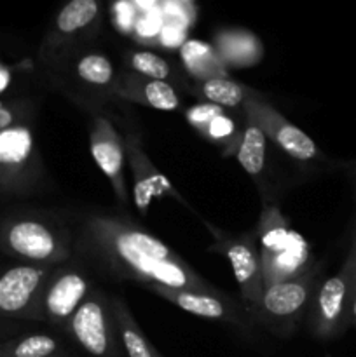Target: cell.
Masks as SVG:
<instances>
[{
	"mask_svg": "<svg viewBox=\"0 0 356 357\" xmlns=\"http://www.w3.org/2000/svg\"><path fill=\"white\" fill-rule=\"evenodd\" d=\"M91 289L89 278L80 267V261H75L73 257L66 264L58 265L49 275L35 305L34 317L66 328Z\"/></svg>",
	"mask_w": 356,
	"mask_h": 357,
	"instance_id": "7",
	"label": "cell"
},
{
	"mask_svg": "<svg viewBox=\"0 0 356 357\" xmlns=\"http://www.w3.org/2000/svg\"><path fill=\"white\" fill-rule=\"evenodd\" d=\"M91 155L108 178L115 197L122 206H128V188L124 180V139L115 129L114 122L105 115H94L89 126Z\"/></svg>",
	"mask_w": 356,
	"mask_h": 357,
	"instance_id": "12",
	"label": "cell"
},
{
	"mask_svg": "<svg viewBox=\"0 0 356 357\" xmlns=\"http://www.w3.org/2000/svg\"><path fill=\"white\" fill-rule=\"evenodd\" d=\"M222 114H225V110H223L222 107H218V105L202 103V105H195V107L188 108V110L185 112V117H187L188 124H191L192 128L198 129V131L201 132L202 129L213 121V119L218 117V115Z\"/></svg>",
	"mask_w": 356,
	"mask_h": 357,
	"instance_id": "25",
	"label": "cell"
},
{
	"mask_svg": "<svg viewBox=\"0 0 356 357\" xmlns=\"http://www.w3.org/2000/svg\"><path fill=\"white\" fill-rule=\"evenodd\" d=\"M356 289V257L349 253L341 272L318 286L311 302V331L321 340L341 335L349 324L353 295Z\"/></svg>",
	"mask_w": 356,
	"mask_h": 357,
	"instance_id": "5",
	"label": "cell"
},
{
	"mask_svg": "<svg viewBox=\"0 0 356 357\" xmlns=\"http://www.w3.org/2000/svg\"><path fill=\"white\" fill-rule=\"evenodd\" d=\"M243 108L246 117L253 121L265 132V136L271 138L283 152L288 153L295 160L307 162V160H313L320 155L316 143L302 129L286 121L260 94L248 89Z\"/></svg>",
	"mask_w": 356,
	"mask_h": 357,
	"instance_id": "10",
	"label": "cell"
},
{
	"mask_svg": "<svg viewBox=\"0 0 356 357\" xmlns=\"http://www.w3.org/2000/svg\"><path fill=\"white\" fill-rule=\"evenodd\" d=\"M129 66L138 75L154 80H164L166 82L171 77V66L164 58L157 56L156 52L140 51L129 56Z\"/></svg>",
	"mask_w": 356,
	"mask_h": 357,
	"instance_id": "23",
	"label": "cell"
},
{
	"mask_svg": "<svg viewBox=\"0 0 356 357\" xmlns=\"http://www.w3.org/2000/svg\"><path fill=\"white\" fill-rule=\"evenodd\" d=\"M124 152L129 166H131L133 178H135V188H133V197L135 206L140 215L145 216L150 208V202L154 197H164V195H173L175 199L181 201L180 195L175 192L166 176L157 171L150 157L143 150L140 136L133 131L124 132Z\"/></svg>",
	"mask_w": 356,
	"mask_h": 357,
	"instance_id": "14",
	"label": "cell"
},
{
	"mask_svg": "<svg viewBox=\"0 0 356 357\" xmlns=\"http://www.w3.org/2000/svg\"><path fill=\"white\" fill-rule=\"evenodd\" d=\"M180 52L184 65L201 82L202 80L215 79V77H225L222 59L209 45L198 40H188L181 44Z\"/></svg>",
	"mask_w": 356,
	"mask_h": 357,
	"instance_id": "17",
	"label": "cell"
},
{
	"mask_svg": "<svg viewBox=\"0 0 356 357\" xmlns=\"http://www.w3.org/2000/svg\"><path fill=\"white\" fill-rule=\"evenodd\" d=\"M136 3H138L140 7H143V9H152L154 3H156V0H135Z\"/></svg>",
	"mask_w": 356,
	"mask_h": 357,
	"instance_id": "32",
	"label": "cell"
},
{
	"mask_svg": "<svg viewBox=\"0 0 356 357\" xmlns=\"http://www.w3.org/2000/svg\"><path fill=\"white\" fill-rule=\"evenodd\" d=\"M65 330L89 356L119 357L112 298L100 289H91Z\"/></svg>",
	"mask_w": 356,
	"mask_h": 357,
	"instance_id": "8",
	"label": "cell"
},
{
	"mask_svg": "<svg viewBox=\"0 0 356 357\" xmlns=\"http://www.w3.org/2000/svg\"><path fill=\"white\" fill-rule=\"evenodd\" d=\"M96 14V0H72L58 14L56 26H58L61 33H73V31L82 30L84 26H87L94 20Z\"/></svg>",
	"mask_w": 356,
	"mask_h": 357,
	"instance_id": "22",
	"label": "cell"
},
{
	"mask_svg": "<svg viewBox=\"0 0 356 357\" xmlns=\"http://www.w3.org/2000/svg\"><path fill=\"white\" fill-rule=\"evenodd\" d=\"M14 122H16V114H14L10 108L2 107V105H0V132L13 128Z\"/></svg>",
	"mask_w": 356,
	"mask_h": 357,
	"instance_id": "30",
	"label": "cell"
},
{
	"mask_svg": "<svg viewBox=\"0 0 356 357\" xmlns=\"http://www.w3.org/2000/svg\"><path fill=\"white\" fill-rule=\"evenodd\" d=\"M265 142H267L265 132L262 131L253 121L248 119L246 126H244L243 129V135H241V142L236 150V155H237V160H239L241 167H243L250 176L257 178L258 174L264 171Z\"/></svg>",
	"mask_w": 356,
	"mask_h": 357,
	"instance_id": "19",
	"label": "cell"
},
{
	"mask_svg": "<svg viewBox=\"0 0 356 357\" xmlns=\"http://www.w3.org/2000/svg\"><path fill=\"white\" fill-rule=\"evenodd\" d=\"M142 288L168 300L192 316L205 317L209 321H222L243 331L250 330L253 323L248 310L220 289L218 291H192V289L168 288L161 284H143Z\"/></svg>",
	"mask_w": 356,
	"mask_h": 357,
	"instance_id": "9",
	"label": "cell"
},
{
	"mask_svg": "<svg viewBox=\"0 0 356 357\" xmlns=\"http://www.w3.org/2000/svg\"><path fill=\"white\" fill-rule=\"evenodd\" d=\"M73 257L119 281L218 291L163 241L119 216L87 215L79 220Z\"/></svg>",
	"mask_w": 356,
	"mask_h": 357,
	"instance_id": "1",
	"label": "cell"
},
{
	"mask_svg": "<svg viewBox=\"0 0 356 357\" xmlns=\"http://www.w3.org/2000/svg\"><path fill=\"white\" fill-rule=\"evenodd\" d=\"M184 30L178 26H171V24H166V26L161 30V37H163V44L170 45V47H173V45H178L184 42Z\"/></svg>",
	"mask_w": 356,
	"mask_h": 357,
	"instance_id": "28",
	"label": "cell"
},
{
	"mask_svg": "<svg viewBox=\"0 0 356 357\" xmlns=\"http://www.w3.org/2000/svg\"><path fill=\"white\" fill-rule=\"evenodd\" d=\"M7 251L35 265L58 267L73 258V232L63 223L37 218L16 220L3 234Z\"/></svg>",
	"mask_w": 356,
	"mask_h": 357,
	"instance_id": "4",
	"label": "cell"
},
{
	"mask_svg": "<svg viewBox=\"0 0 356 357\" xmlns=\"http://www.w3.org/2000/svg\"><path fill=\"white\" fill-rule=\"evenodd\" d=\"M246 87L239 86L227 77H215V79L202 80L199 84V94L208 103L218 105L222 108L243 107L246 100Z\"/></svg>",
	"mask_w": 356,
	"mask_h": 357,
	"instance_id": "21",
	"label": "cell"
},
{
	"mask_svg": "<svg viewBox=\"0 0 356 357\" xmlns=\"http://www.w3.org/2000/svg\"><path fill=\"white\" fill-rule=\"evenodd\" d=\"M56 357H65V356H56Z\"/></svg>",
	"mask_w": 356,
	"mask_h": 357,
	"instance_id": "35",
	"label": "cell"
},
{
	"mask_svg": "<svg viewBox=\"0 0 356 357\" xmlns=\"http://www.w3.org/2000/svg\"><path fill=\"white\" fill-rule=\"evenodd\" d=\"M316 275L318 267L313 265L297 278L267 286L262 293L253 321L279 337L295 333L318 289Z\"/></svg>",
	"mask_w": 356,
	"mask_h": 357,
	"instance_id": "3",
	"label": "cell"
},
{
	"mask_svg": "<svg viewBox=\"0 0 356 357\" xmlns=\"http://www.w3.org/2000/svg\"><path fill=\"white\" fill-rule=\"evenodd\" d=\"M255 232L260 251L264 289L297 278L313 267L309 244L292 229L278 206H265Z\"/></svg>",
	"mask_w": 356,
	"mask_h": 357,
	"instance_id": "2",
	"label": "cell"
},
{
	"mask_svg": "<svg viewBox=\"0 0 356 357\" xmlns=\"http://www.w3.org/2000/svg\"><path fill=\"white\" fill-rule=\"evenodd\" d=\"M38 153L28 126L14 124L0 132V178L9 187L27 188L37 180Z\"/></svg>",
	"mask_w": 356,
	"mask_h": 357,
	"instance_id": "11",
	"label": "cell"
},
{
	"mask_svg": "<svg viewBox=\"0 0 356 357\" xmlns=\"http://www.w3.org/2000/svg\"><path fill=\"white\" fill-rule=\"evenodd\" d=\"M75 75L86 86L94 87V89H105L107 94L114 96V86L117 77H115L110 59L105 58L103 54L91 52V54L82 56L75 65Z\"/></svg>",
	"mask_w": 356,
	"mask_h": 357,
	"instance_id": "20",
	"label": "cell"
},
{
	"mask_svg": "<svg viewBox=\"0 0 356 357\" xmlns=\"http://www.w3.org/2000/svg\"><path fill=\"white\" fill-rule=\"evenodd\" d=\"M163 28V17H161V13L157 9H149L136 23V30H138L140 35L143 37H152L157 31H161Z\"/></svg>",
	"mask_w": 356,
	"mask_h": 357,
	"instance_id": "27",
	"label": "cell"
},
{
	"mask_svg": "<svg viewBox=\"0 0 356 357\" xmlns=\"http://www.w3.org/2000/svg\"><path fill=\"white\" fill-rule=\"evenodd\" d=\"M115 14H117V21L122 28H129L135 20V9L129 6L128 2H117L115 6Z\"/></svg>",
	"mask_w": 356,
	"mask_h": 357,
	"instance_id": "29",
	"label": "cell"
},
{
	"mask_svg": "<svg viewBox=\"0 0 356 357\" xmlns=\"http://www.w3.org/2000/svg\"><path fill=\"white\" fill-rule=\"evenodd\" d=\"M163 16L164 20L168 21V24L178 26L181 28V30H184L188 24V21H191V14H188L187 6L181 2H168L166 6H164Z\"/></svg>",
	"mask_w": 356,
	"mask_h": 357,
	"instance_id": "26",
	"label": "cell"
},
{
	"mask_svg": "<svg viewBox=\"0 0 356 357\" xmlns=\"http://www.w3.org/2000/svg\"><path fill=\"white\" fill-rule=\"evenodd\" d=\"M114 96L163 112H173L180 107V98L170 82L147 79L135 72H126L117 77Z\"/></svg>",
	"mask_w": 356,
	"mask_h": 357,
	"instance_id": "15",
	"label": "cell"
},
{
	"mask_svg": "<svg viewBox=\"0 0 356 357\" xmlns=\"http://www.w3.org/2000/svg\"><path fill=\"white\" fill-rule=\"evenodd\" d=\"M181 2H188V0H181Z\"/></svg>",
	"mask_w": 356,
	"mask_h": 357,
	"instance_id": "34",
	"label": "cell"
},
{
	"mask_svg": "<svg viewBox=\"0 0 356 357\" xmlns=\"http://www.w3.org/2000/svg\"><path fill=\"white\" fill-rule=\"evenodd\" d=\"M61 356V345L51 335H31L17 342L10 357H56Z\"/></svg>",
	"mask_w": 356,
	"mask_h": 357,
	"instance_id": "24",
	"label": "cell"
},
{
	"mask_svg": "<svg viewBox=\"0 0 356 357\" xmlns=\"http://www.w3.org/2000/svg\"><path fill=\"white\" fill-rule=\"evenodd\" d=\"M218 56L234 66L253 65L260 59L262 47L253 35L246 31H229L218 37Z\"/></svg>",
	"mask_w": 356,
	"mask_h": 357,
	"instance_id": "18",
	"label": "cell"
},
{
	"mask_svg": "<svg viewBox=\"0 0 356 357\" xmlns=\"http://www.w3.org/2000/svg\"><path fill=\"white\" fill-rule=\"evenodd\" d=\"M351 251L356 255V241H355V244H353V250Z\"/></svg>",
	"mask_w": 356,
	"mask_h": 357,
	"instance_id": "33",
	"label": "cell"
},
{
	"mask_svg": "<svg viewBox=\"0 0 356 357\" xmlns=\"http://www.w3.org/2000/svg\"><path fill=\"white\" fill-rule=\"evenodd\" d=\"M112 310H114V319L115 326H117L119 340H121L126 356L161 357L159 352L154 349V345L150 344L145 338V335L142 333V330H140V326L136 324L133 314L129 312V309L126 307L124 300H121L119 296H114V298H112Z\"/></svg>",
	"mask_w": 356,
	"mask_h": 357,
	"instance_id": "16",
	"label": "cell"
},
{
	"mask_svg": "<svg viewBox=\"0 0 356 357\" xmlns=\"http://www.w3.org/2000/svg\"><path fill=\"white\" fill-rule=\"evenodd\" d=\"M213 236V244L209 251H218L229 260L230 268L234 272L237 284L241 289L244 309L250 314L253 321L257 307L260 303L262 293H264V279H262V264L260 251H258L257 232L243 234L239 237H232L222 230L215 229L205 222Z\"/></svg>",
	"mask_w": 356,
	"mask_h": 357,
	"instance_id": "6",
	"label": "cell"
},
{
	"mask_svg": "<svg viewBox=\"0 0 356 357\" xmlns=\"http://www.w3.org/2000/svg\"><path fill=\"white\" fill-rule=\"evenodd\" d=\"M349 323H353L356 326V289H355V295H353L351 310H349Z\"/></svg>",
	"mask_w": 356,
	"mask_h": 357,
	"instance_id": "31",
	"label": "cell"
},
{
	"mask_svg": "<svg viewBox=\"0 0 356 357\" xmlns=\"http://www.w3.org/2000/svg\"><path fill=\"white\" fill-rule=\"evenodd\" d=\"M56 267L16 265L0 275V312L24 314L34 317L42 288Z\"/></svg>",
	"mask_w": 356,
	"mask_h": 357,
	"instance_id": "13",
	"label": "cell"
}]
</instances>
